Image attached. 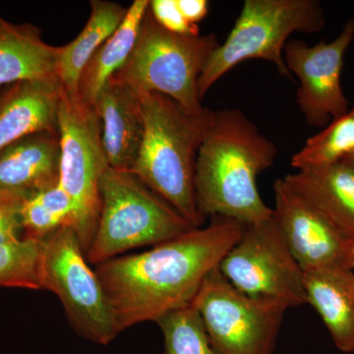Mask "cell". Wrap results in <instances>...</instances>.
<instances>
[{"label":"cell","mask_w":354,"mask_h":354,"mask_svg":"<svg viewBox=\"0 0 354 354\" xmlns=\"http://www.w3.org/2000/svg\"><path fill=\"white\" fill-rule=\"evenodd\" d=\"M218 354H272L288 309L272 298L236 290L216 267L192 301Z\"/></svg>","instance_id":"obj_9"},{"label":"cell","mask_w":354,"mask_h":354,"mask_svg":"<svg viewBox=\"0 0 354 354\" xmlns=\"http://www.w3.org/2000/svg\"><path fill=\"white\" fill-rule=\"evenodd\" d=\"M24 200L0 193V245L19 241L20 208Z\"/></svg>","instance_id":"obj_25"},{"label":"cell","mask_w":354,"mask_h":354,"mask_svg":"<svg viewBox=\"0 0 354 354\" xmlns=\"http://www.w3.org/2000/svg\"><path fill=\"white\" fill-rule=\"evenodd\" d=\"M283 179L349 241L354 239V167L346 160Z\"/></svg>","instance_id":"obj_16"},{"label":"cell","mask_w":354,"mask_h":354,"mask_svg":"<svg viewBox=\"0 0 354 354\" xmlns=\"http://www.w3.org/2000/svg\"><path fill=\"white\" fill-rule=\"evenodd\" d=\"M100 193L99 221L86 253L90 265L102 264L138 247L158 245L195 228L132 172L109 167Z\"/></svg>","instance_id":"obj_4"},{"label":"cell","mask_w":354,"mask_h":354,"mask_svg":"<svg viewBox=\"0 0 354 354\" xmlns=\"http://www.w3.org/2000/svg\"><path fill=\"white\" fill-rule=\"evenodd\" d=\"M150 11L153 19L167 31L185 36L200 35L198 26L191 25L184 18L177 0H152L150 1Z\"/></svg>","instance_id":"obj_24"},{"label":"cell","mask_w":354,"mask_h":354,"mask_svg":"<svg viewBox=\"0 0 354 354\" xmlns=\"http://www.w3.org/2000/svg\"><path fill=\"white\" fill-rule=\"evenodd\" d=\"M60 169L58 184L75 205L77 237L84 252L92 243L101 211L100 186L109 169L102 122L94 104L62 88L58 106Z\"/></svg>","instance_id":"obj_7"},{"label":"cell","mask_w":354,"mask_h":354,"mask_svg":"<svg viewBox=\"0 0 354 354\" xmlns=\"http://www.w3.org/2000/svg\"><path fill=\"white\" fill-rule=\"evenodd\" d=\"M351 111H353V113H354V106H353V109H351Z\"/></svg>","instance_id":"obj_30"},{"label":"cell","mask_w":354,"mask_h":354,"mask_svg":"<svg viewBox=\"0 0 354 354\" xmlns=\"http://www.w3.org/2000/svg\"><path fill=\"white\" fill-rule=\"evenodd\" d=\"M324 26L322 6L316 0H246L227 39L198 79L200 100L227 72L248 59L272 62L281 76L295 81L283 58L288 38L295 32L321 31Z\"/></svg>","instance_id":"obj_5"},{"label":"cell","mask_w":354,"mask_h":354,"mask_svg":"<svg viewBox=\"0 0 354 354\" xmlns=\"http://www.w3.org/2000/svg\"><path fill=\"white\" fill-rule=\"evenodd\" d=\"M354 41V21H353V41Z\"/></svg>","instance_id":"obj_29"},{"label":"cell","mask_w":354,"mask_h":354,"mask_svg":"<svg viewBox=\"0 0 354 354\" xmlns=\"http://www.w3.org/2000/svg\"><path fill=\"white\" fill-rule=\"evenodd\" d=\"M59 48L41 38L32 24H13L0 16V87L57 77Z\"/></svg>","instance_id":"obj_18"},{"label":"cell","mask_w":354,"mask_h":354,"mask_svg":"<svg viewBox=\"0 0 354 354\" xmlns=\"http://www.w3.org/2000/svg\"><path fill=\"white\" fill-rule=\"evenodd\" d=\"M149 6V0H135L118 29L88 60L79 83V95L84 101L95 106L102 88L127 62Z\"/></svg>","instance_id":"obj_20"},{"label":"cell","mask_w":354,"mask_h":354,"mask_svg":"<svg viewBox=\"0 0 354 354\" xmlns=\"http://www.w3.org/2000/svg\"><path fill=\"white\" fill-rule=\"evenodd\" d=\"M62 90L53 77L15 83L0 92V151L29 135L57 132Z\"/></svg>","instance_id":"obj_15"},{"label":"cell","mask_w":354,"mask_h":354,"mask_svg":"<svg viewBox=\"0 0 354 354\" xmlns=\"http://www.w3.org/2000/svg\"><path fill=\"white\" fill-rule=\"evenodd\" d=\"M245 225L213 216L150 250L95 266L120 333L192 304L207 276L241 239Z\"/></svg>","instance_id":"obj_1"},{"label":"cell","mask_w":354,"mask_h":354,"mask_svg":"<svg viewBox=\"0 0 354 354\" xmlns=\"http://www.w3.org/2000/svg\"><path fill=\"white\" fill-rule=\"evenodd\" d=\"M351 267L354 270V239L351 241Z\"/></svg>","instance_id":"obj_27"},{"label":"cell","mask_w":354,"mask_h":354,"mask_svg":"<svg viewBox=\"0 0 354 354\" xmlns=\"http://www.w3.org/2000/svg\"><path fill=\"white\" fill-rule=\"evenodd\" d=\"M43 241L24 239L0 245V286L41 290Z\"/></svg>","instance_id":"obj_23"},{"label":"cell","mask_w":354,"mask_h":354,"mask_svg":"<svg viewBox=\"0 0 354 354\" xmlns=\"http://www.w3.org/2000/svg\"><path fill=\"white\" fill-rule=\"evenodd\" d=\"M127 14V9L115 2L91 1L87 24L71 43L59 48L57 77L68 94H79L81 75L88 60L113 36Z\"/></svg>","instance_id":"obj_19"},{"label":"cell","mask_w":354,"mask_h":354,"mask_svg":"<svg viewBox=\"0 0 354 354\" xmlns=\"http://www.w3.org/2000/svg\"><path fill=\"white\" fill-rule=\"evenodd\" d=\"M179 9L191 25L198 26L200 21L206 17L209 11L207 0H177Z\"/></svg>","instance_id":"obj_26"},{"label":"cell","mask_w":354,"mask_h":354,"mask_svg":"<svg viewBox=\"0 0 354 354\" xmlns=\"http://www.w3.org/2000/svg\"><path fill=\"white\" fill-rule=\"evenodd\" d=\"M218 46L214 34L185 36L167 31L153 19L149 6L131 55L113 78L138 94L167 95L191 115H202L207 109L198 95V79Z\"/></svg>","instance_id":"obj_6"},{"label":"cell","mask_w":354,"mask_h":354,"mask_svg":"<svg viewBox=\"0 0 354 354\" xmlns=\"http://www.w3.org/2000/svg\"><path fill=\"white\" fill-rule=\"evenodd\" d=\"M274 220L302 272L335 265L351 269V241L305 201L285 179L279 178L274 183Z\"/></svg>","instance_id":"obj_12"},{"label":"cell","mask_w":354,"mask_h":354,"mask_svg":"<svg viewBox=\"0 0 354 354\" xmlns=\"http://www.w3.org/2000/svg\"><path fill=\"white\" fill-rule=\"evenodd\" d=\"M277 156V146L239 109L214 111L195 167L203 218L225 216L249 225L272 218L274 211L261 198L256 180Z\"/></svg>","instance_id":"obj_2"},{"label":"cell","mask_w":354,"mask_h":354,"mask_svg":"<svg viewBox=\"0 0 354 354\" xmlns=\"http://www.w3.org/2000/svg\"><path fill=\"white\" fill-rule=\"evenodd\" d=\"M342 160H346V162H348L349 165H353L354 167V152L348 155V157L344 158Z\"/></svg>","instance_id":"obj_28"},{"label":"cell","mask_w":354,"mask_h":354,"mask_svg":"<svg viewBox=\"0 0 354 354\" xmlns=\"http://www.w3.org/2000/svg\"><path fill=\"white\" fill-rule=\"evenodd\" d=\"M95 106L101 118L102 145L109 167L131 171L145 127L140 95L113 77L102 88Z\"/></svg>","instance_id":"obj_13"},{"label":"cell","mask_w":354,"mask_h":354,"mask_svg":"<svg viewBox=\"0 0 354 354\" xmlns=\"http://www.w3.org/2000/svg\"><path fill=\"white\" fill-rule=\"evenodd\" d=\"M41 290L55 293L77 334L106 346L120 334L95 270L88 264L75 230L59 228L43 241Z\"/></svg>","instance_id":"obj_8"},{"label":"cell","mask_w":354,"mask_h":354,"mask_svg":"<svg viewBox=\"0 0 354 354\" xmlns=\"http://www.w3.org/2000/svg\"><path fill=\"white\" fill-rule=\"evenodd\" d=\"M353 41V21H349L330 43L310 46L292 39L286 44V67L299 80L298 108L311 127H327L330 120L348 113V102L342 88V70L344 53Z\"/></svg>","instance_id":"obj_11"},{"label":"cell","mask_w":354,"mask_h":354,"mask_svg":"<svg viewBox=\"0 0 354 354\" xmlns=\"http://www.w3.org/2000/svg\"><path fill=\"white\" fill-rule=\"evenodd\" d=\"M244 295L272 298L288 308L307 304L304 272L291 254L274 216L246 225L218 266Z\"/></svg>","instance_id":"obj_10"},{"label":"cell","mask_w":354,"mask_h":354,"mask_svg":"<svg viewBox=\"0 0 354 354\" xmlns=\"http://www.w3.org/2000/svg\"><path fill=\"white\" fill-rule=\"evenodd\" d=\"M59 133L39 132L0 151V193L25 200L59 181Z\"/></svg>","instance_id":"obj_14"},{"label":"cell","mask_w":354,"mask_h":354,"mask_svg":"<svg viewBox=\"0 0 354 354\" xmlns=\"http://www.w3.org/2000/svg\"><path fill=\"white\" fill-rule=\"evenodd\" d=\"M139 95L145 127L138 158L130 172L193 227H201L205 220L195 196V167L214 111L207 109L202 115H191L167 95Z\"/></svg>","instance_id":"obj_3"},{"label":"cell","mask_w":354,"mask_h":354,"mask_svg":"<svg viewBox=\"0 0 354 354\" xmlns=\"http://www.w3.org/2000/svg\"><path fill=\"white\" fill-rule=\"evenodd\" d=\"M307 304L320 315L342 353L354 351V272L328 266L304 272Z\"/></svg>","instance_id":"obj_17"},{"label":"cell","mask_w":354,"mask_h":354,"mask_svg":"<svg viewBox=\"0 0 354 354\" xmlns=\"http://www.w3.org/2000/svg\"><path fill=\"white\" fill-rule=\"evenodd\" d=\"M354 152V113L334 120L322 131L307 140L292 158L298 171L337 164Z\"/></svg>","instance_id":"obj_21"},{"label":"cell","mask_w":354,"mask_h":354,"mask_svg":"<svg viewBox=\"0 0 354 354\" xmlns=\"http://www.w3.org/2000/svg\"><path fill=\"white\" fill-rule=\"evenodd\" d=\"M156 323L164 337L162 354H218L192 304L169 312Z\"/></svg>","instance_id":"obj_22"}]
</instances>
